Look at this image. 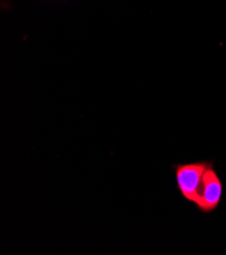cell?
I'll list each match as a JSON object with an SVG mask.
<instances>
[{"mask_svg": "<svg viewBox=\"0 0 226 255\" xmlns=\"http://www.w3.org/2000/svg\"><path fill=\"white\" fill-rule=\"evenodd\" d=\"M212 163V161H198L189 164H173L171 166L177 188L185 200L196 206L203 176Z\"/></svg>", "mask_w": 226, "mask_h": 255, "instance_id": "6da1fadb", "label": "cell"}, {"mask_svg": "<svg viewBox=\"0 0 226 255\" xmlns=\"http://www.w3.org/2000/svg\"><path fill=\"white\" fill-rule=\"evenodd\" d=\"M223 196V183L217 174L214 163H212L203 176L199 198L196 203L197 210L203 215H210L216 212Z\"/></svg>", "mask_w": 226, "mask_h": 255, "instance_id": "7a4b0ae2", "label": "cell"}]
</instances>
